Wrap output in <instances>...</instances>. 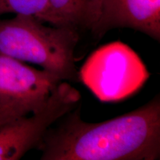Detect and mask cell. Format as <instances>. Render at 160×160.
Returning a JSON list of instances; mask_svg holds the SVG:
<instances>
[{
	"label": "cell",
	"instance_id": "obj_6",
	"mask_svg": "<svg viewBox=\"0 0 160 160\" xmlns=\"http://www.w3.org/2000/svg\"><path fill=\"white\" fill-rule=\"evenodd\" d=\"M61 79L45 70L0 53V102H17L42 107Z\"/></svg>",
	"mask_w": 160,
	"mask_h": 160
},
{
	"label": "cell",
	"instance_id": "obj_4",
	"mask_svg": "<svg viewBox=\"0 0 160 160\" xmlns=\"http://www.w3.org/2000/svg\"><path fill=\"white\" fill-rule=\"evenodd\" d=\"M80 99L79 91L62 81L37 111L1 124L0 160L19 159L37 148L50 127L74 109Z\"/></svg>",
	"mask_w": 160,
	"mask_h": 160
},
{
	"label": "cell",
	"instance_id": "obj_1",
	"mask_svg": "<svg viewBox=\"0 0 160 160\" xmlns=\"http://www.w3.org/2000/svg\"><path fill=\"white\" fill-rule=\"evenodd\" d=\"M42 160H157L160 157L159 95L134 111L98 123L73 109L46 132Z\"/></svg>",
	"mask_w": 160,
	"mask_h": 160
},
{
	"label": "cell",
	"instance_id": "obj_3",
	"mask_svg": "<svg viewBox=\"0 0 160 160\" xmlns=\"http://www.w3.org/2000/svg\"><path fill=\"white\" fill-rule=\"evenodd\" d=\"M150 73L137 53L121 42L102 46L79 72L81 80L101 102H117L142 87Z\"/></svg>",
	"mask_w": 160,
	"mask_h": 160
},
{
	"label": "cell",
	"instance_id": "obj_8",
	"mask_svg": "<svg viewBox=\"0 0 160 160\" xmlns=\"http://www.w3.org/2000/svg\"><path fill=\"white\" fill-rule=\"evenodd\" d=\"M5 13L32 16L51 25L48 0H0V17Z\"/></svg>",
	"mask_w": 160,
	"mask_h": 160
},
{
	"label": "cell",
	"instance_id": "obj_9",
	"mask_svg": "<svg viewBox=\"0 0 160 160\" xmlns=\"http://www.w3.org/2000/svg\"><path fill=\"white\" fill-rule=\"evenodd\" d=\"M40 108L17 102H0V125L18 117L28 115Z\"/></svg>",
	"mask_w": 160,
	"mask_h": 160
},
{
	"label": "cell",
	"instance_id": "obj_2",
	"mask_svg": "<svg viewBox=\"0 0 160 160\" xmlns=\"http://www.w3.org/2000/svg\"><path fill=\"white\" fill-rule=\"evenodd\" d=\"M79 32L61 26H47L32 16L0 18V53L41 66L62 81H77L75 48Z\"/></svg>",
	"mask_w": 160,
	"mask_h": 160
},
{
	"label": "cell",
	"instance_id": "obj_7",
	"mask_svg": "<svg viewBox=\"0 0 160 160\" xmlns=\"http://www.w3.org/2000/svg\"><path fill=\"white\" fill-rule=\"evenodd\" d=\"M51 25L67 27L79 32L91 31L93 24V0H48Z\"/></svg>",
	"mask_w": 160,
	"mask_h": 160
},
{
	"label": "cell",
	"instance_id": "obj_5",
	"mask_svg": "<svg viewBox=\"0 0 160 160\" xmlns=\"http://www.w3.org/2000/svg\"><path fill=\"white\" fill-rule=\"evenodd\" d=\"M91 30L102 38L113 28H131L160 40V0H93Z\"/></svg>",
	"mask_w": 160,
	"mask_h": 160
}]
</instances>
